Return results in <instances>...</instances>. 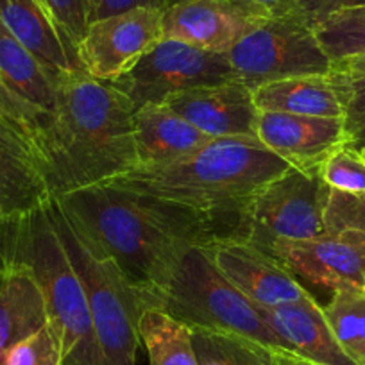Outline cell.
I'll return each mask as SVG.
<instances>
[{"instance_id":"obj_1","label":"cell","mask_w":365,"mask_h":365,"mask_svg":"<svg viewBox=\"0 0 365 365\" xmlns=\"http://www.w3.org/2000/svg\"><path fill=\"white\" fill-rule=\"evenodd\" d=\"M0 111L19 128L52 199L111 181L138 165L131 101L108 81L61 72L54 108L38 110L0 83Z\"/></svg>"},{"instance_id":"obj_2","label":"cell","mask_w":365,"mask_h":365,"mask_svg":"<svg viewBox=\"0 0 365 365\" xmlns=\"http://www.w3.org/2000/svg\"><path fill=\"white\" fill-rule=\"evenodd\" d=\"M290 165L252 136L215 138L154 167H135L111 185L205 210H249L252 197Z\"/></svg>"},{"instance_id":"obj_3","label":"cell","mask_w":365,"mask_h":365,"mask_svg":"<svg viewBox=\"0 0 365 365\" xmlns=\"http://www.w3.org/2000/svg\"><path fill=\"white\" fill-rule=\"evenodd\" d=\"M54 202L72 226L118 267L136 294L156 287L187 247L160 230L111 182L70 190Z\"/></svg>"},{"instance_id":"obj_4","label":"cell","mask_w":365,"mask_h":365,"mask_svg":"<svg viewBox=\"0 0 365 365\" xmlns=\"http://www.w3.org/2000/svg\"><path fill=\"white\" fill-rule=\"evenodd\" d=\"M0 262L20 263L36 278L48 321L61 333L63 365H104L86 292L66 256L48 205L19 219L0 220Z\"/></svg>"},{"instance_id":"obj_5","label":"cell","mask_w":365,"mask_h":365,"mask_svg":"<svg viewBox=\"0 0 365 365\" xmlns=\"http://www.w3.org/2000/svg\"><path fill=\"white\" fill-rule=\"evenodd\" d=\"M138 299L143 310L167 312L190 329L235 333L274 351H285L258 307L224 278L206 249L187 245L167 276L156 287L140 292Z\"/></svg>"},{"instance_id":"obj_6","label":"cell","mask_w":365,"mask_h":365,"mask_svg":"<svg viewBox=\"0 0 365 365\" xmlns=\"http://www.w3.org/2000/svg\"><path fill=\"white\" fill-rule=\"evenodd\" d=\"M48 212L86 292L91 324L104 365H136L140 347L136 326L143 312L138 294L118 267L72 226L54 199L48 202Z\"/></svg>"},{"instance_id":"obj_7","label":"cell","mask_w":365,"mask_h":365,"mask_svg":"<svg viewBox=\"0 0 365 365\" xmlns=\"http://www.w3.org/2000/svg\"><path fill=\"white\" fill-rule=\"evenodd\" d=\"M331 188L321 172L290 167L252 197L247 244L270 255L283 242L308 240L328 233L324 222Z\"/></svg>"},{"instance_id":"obj_8","label":"cell","mask_w":365,"mask_h":365,"mask_svg":"<svg viewBox=\"0 0 365 365\" xmlns=\"http://www.w3.org/2000/svg\"><path fill=\"white\" fill-rule=\"evenodd\" d=\"M235 79L251 90L289 77L328 73L333 63L315 31L296 16L267 19L227 52Z\"/></svg>"},{"instance_id":"obj_9","label":"cell","mask_w":365,"mask_h":365,"mask_svg":"<svg viewBox=\"0 0 365 365\" xmlns=\"http://www.w3.org/2000/svg\"><path fill=\"white\" fill-rule=\"evenodd\" d=\"M227 54L210 52L175 40H161L118 79L111 81L135 110L197 86L233 81Z\"/></svg>"},{"instance_id":"obj_10","label":"cell","mask_w":365,"mask_h":365,"mask_svg":"<svg viewBox=\"0 0 365 365\" xmlns=\"http://www.w3.org/2000/svg\"><path fill=\"white\" fill-rule=\"evenodd\" d=\"M163 11L135 8L91 22L76 47L81 68L108 83L124 76L161 41Z\"/></svg>"},{"instance_id":"obj_11","label":"cell","mask_w":365,"mask_h":365,"mask_svg":"<svg viewBox=\"0 0 365 365\" xmlns=\"http://www.w3.org/2000/svg\"><path fill=\"white\" fill-rule=\"evenodd\" d=\"M270 255L301 283H312L331 292L365 289V235L356 231L283 242Z\"/></svg>"},{"instance_id":"obj_12","label":"cell","mask_w":365,"mask_h":365,"mask_svg":"<svg viewBox=\"0 0 365 365\" xmlns=\"http://www.w3.org/2000/svg\"><path fill=\"white\" fill-rule=\"evenodd\" d=\"M263 20L265 16L240 0H181L163 11L161 40L227 54Z\"/></svg>"},{"instance_id":"obj_13","label":"cell","mask_w":365,"mask_h":365,"mask_svg":"<svg viewBox=\"0 0 365 365\" xmlns=\"http://www.w3.org/2000/svg\"><path fill=\"white\" fill-rule=\"evenodd\" d=\"M255 138L297 170L314 172L344 145L342 118L258 111Z\"/></svg>"},{"instance_id":"obj_14","label":"cell","mask_w":365,"mask_h":365,"mask_svg":"<svg viewBox=\"0 0 365 365\" xmlns=\"http://www.w3.org/2000/svg\"><path fill=\"white\" fill-rule=\"evenodd\" d=\"M208 255L224 278L256 307H278L310 294L278 258L247 242L217 245Z\"/></svg>"},{"instance_id":"obj_15","label":"cell","mask_w":365,"mask_h":365,"mask_svg":"<svg viewBox=\"0 0 365 365\" xmlns=\"http://www.w3.org/2000/svg\"><path fill=\"white\" fill-rule=\"evenodd\" d=\"M160 104H165L212 138H255L258 108L251 88L237 79L179 91Z\"/></svg>"},{"instance_id":"obj_16","label":"cell","mask_w":365,"mask_h":365,"mask_svg":"<svg viewBox=\"0 0 365 365\" xmlns=\"http://www.w3.org/2000/svg\"><path fill=\"white\" fill-rule=\"evenodd\" d=\"M258 312L289 353L317 365H354L339 346L324 310L312 294L278 307H258Z\"/></svg>"},{"instance_id":"obj_17","label":"cell","mask_w":365,"mask_h":365,"mask_svg":"<svg viewBox=\"0 0 365 365\" xmlns=\"http://www.w3.org/2000/svg\"><path fill=\"white\" fill-rule=\"evenodd\" d=\"M52 201L26 138L0 111V220L19 219Z\"/></svg>"},{"instance_id":"obj_18","label":"cell","mask_w":365,"mask_h":365,"mask_svg":"<svg viewBox=\"0 0 365 365\" xmlns=\"http://www.w3.org/2000/svg\"><path fill=\"white\" fill-rule=\"evenodd\" d=\"M252 99L258 111L342 118V73L333 66L328 73L272 81L255 88Z\"/></svg>"},{"instance_id":"obj_19","label":"cell","mask_w":365,"mask_h":365,"mask_svg":"<svg viewBox=\"0 0 365 365\" xmlns=\"http://www.w3.org/2000/svg\"><path fill=\"white\" fill-rule=\"evenodd\" d=\"M133 136L138 158L136 167L170 163L215 140L165 104H145L135 110Z\"/></svg>"},{"instance_id":"obj_20","label":"cell","mask_w":365,"mask_h":365,"mask_svg":"<svg viewBox=\"0 0 365 365\" xmlns=\"http://www.w3.org/2000/svg\"><path fill=\"white\" fill-rule=\"evenodd\" d=\"M48 322L36 278L20 263L0 262V356Z\"/></svg>"},{"instance_id":"obj_21","label":"cell","mask_w":365,"mask_h":365,"mask_svg":"<svg viewBox=\"0 0 365 365\" xmlns=\"http://www.w3.org/2000/svg\"><path fill=\"white\" fill-rule=\"evenodd\" d=\"M0 24L51 68L59 72L83 70L76 47L59 33L36 0H0Z\"/></svg>"},{"instance_id":"obj_22","label":"cell","mask_w":365,"mask_h":365,"mask_svg":"<svg viewBox=\"0 0 365 365\" xmlns=\"http://www.w3.org/2000/svg\"><path fill=\"white\" fill-rule=\"evenodd\" d=\"M61 72L27 51L0 24V83L15 97L38 110L54 108Z\"/></svg>"},{"instance_id":"obj_23","label":"cell","mask_w":365,"mask_h":365,"mask_svg":"<svg viewBox=\"0 0 365 365\" xmlns=\"http://www.w3.org/2000/svg\"><path fill=\"white\" fill-rule=\"evenodd\" d=\"M136 328L149 353V365H199L192 329L167 312L147 308Z\"/></svg>"},{"instance_id":"obj_24","label":"cell","mask_w":365,"mask_h":365,"mask_svg":"<svg viewBox=\"0 0 365 365\" xmlns=\"http://www.w3.org/2000/svg\"><path fill=\"white\" fill-rule=\"evenodd\" d=\"M199 365H272L274 351L245 336L215 329H192Z\"/></svg>"},{"instance_id":"obj_25","label":"cell","mask_w":365,"mask_h":365,"mask_svg":"<svg viewBox=\"0 0 365 365\" xmlns=\"http://www.w3.org/2000/svg\"><path fill=\"white\" fill-rule=\"evenodd\" d=\"M322 310L344 353L365 365V290H336Z\"/></svg>"},{"instance_id":"obj_26","label":"cell","mask_w":365,"mask_h":365,"mask_svg":"<svg viewBox=\"0 0 365 365\" xmlns=\"http://www.w3.org/2000/svg\"><path fill=\"white\" fill-rule=\"evenodd\" d=\"M314 31L331 63L365 56V0L333 13Z\"/></svg>"},{"instance_id":"obj_27","label":"cell","mask_w":365,"mask_h":365,"mask_svg":"<svg viewBox=\"0 0 365 365\" xmlns=\"http://www.w3.org/2000/svg\"><path fill=\"white\" fill-rule=\"evenodd\" d=\"M2 365H63V342L51 321L4 353Z\"/></svg>"},{"instance_id":"obj_28","label":"cell","mask_w":365,"mask_h":365,"mask_svg":"<svg viewBox=\"0 0 365 365\" xmlns=\"http://www.w3.org/2000/svg\"><path fill=\"white\" fill-rule=\"evenodd\" d=\"M321 178L329 188L347 194L365 192V156L361 150L340 145L329 154L319 168Z\"/></svg>"},{"instance_id":"obj_29","label":"cell","mask_w":365,"mask_h":365,"mask_svg":"<svg viewBox=\"0 0 365 365\" xmlns=\"http://www.w3.org/2000/svg\"><path fill=\"white\" fill-rule=\"evenodd\" d=\"M59 33L77 47L88 26L93 22L97 0H38Z\"/></svg>"},{"instance_id":"obj_30","label":"cell","mask_w":365,"mask_h":365,"mask_svg":"<svg viewBox=\"0 0 365 365\" xmlns=\"http://www.w3.org/2000/svg\"><path fill=\"white\" fill-rule=\"evenodd\" d=\"M336 68V66H335ZM340 70V68H336ZM342 73L344 86V138L346 145L356 150L365 149V77Z\"/></svg>"},{"instance_id":"obj_31","label":"cell","mask_w":365,"mask_h":365,"mask_svg":"<svg viewBox=\"0 0 365 365\" xmlns=\"http://www.w3.org/2000/svg\"><path fill=\"white\" fill-rule=\"evenodd\" d=\"M324 222L328 233L356 231V233L365 235V192L347 194V192L331 188Z\"/></svg>"},{"instance_id":"obj_32","label":"cell","mask_w":365,"mask_h":365,"mask_svg":"<svg viewBox=\"0 0 365 365\" xmlns=\"http://www.w3.org/2000/svg\"><path fill=\"white\" fill-rule=\"evenodd\" d=\"M360 2L361 0H297L296 13L292 16L315 29L329 15L349 6L360 4Z\"/></svg>"},{"instance_id":"obj_33","label":"cell","mask_w":365,"mask_h":365,"mask_svg":"<svg viewBox=\"0 0 365 365\" xmlns=\"http://www.w3.org/2000/svg\"><path fill=\"white\" fill-rule=\"evenodd\" d=\"M135 8H160L165 9V0H97L93 22L106 16L118 15Z\"/></svg>"},{"instance_id":"obj_34","label":"cell","mask_w":365,"mask_h":365,"mask_svg":"<svg viewBox=\"0 0 365 365\" xmlns=\"http://www.w3.org/2000/svg\"><path fill=\"white\" fill-rule=\"evenodd\" d=\"M265 19H283L296 13L297 0H240Z\"/></svg>"},{"instance_id":"obj_35","label":"cell","mask_w":365,"mask_h":365,"mask_svg":"<svg viewBox=\"0 0 365 365\" xmlns=\"http://www.w3.org/2000/svg\"><path fill=\"white\" fill-rule=\"evenodd\" d=\"M333 66H336V68L351 73V76H364L365 77V56H360V58L344 59V61L333 63Z\"/></svg>"},{"instance_id":"obj_36","label":"cell","mask_w":365,"mask_h":365,"mask_svg":"<svg viewBox=\"0 0 365 365\" xmlns=\"http://www.w3.org/2000/svg\"><path fill=\"white\" fill-rule=\"evenodd\" d=\"M282 365H317V364H312V361L303 360V358L285 351V353H282Z\"/></svg>"},{"instance_id":"obj_37","label":"cell","mask_w":365,"mask_h":365,"mask_svg":"<svg viewBox=\"0 0 365 365\" xmlns=\"http://www.w3.org/2000/svg\"><path fill=\"white\" fill-rule=\"evenodd\" d=\"M282 353H285V351H282ZM282 353L274 354V364L272 365H282Z\"/></svg>"},{"instance_id":"obj_38","label":"cell","mask_w":365,"mask_h":365,"mask_svg":"<svg viewBox=\"0 0 365 365\" xmlns=\"http://www.w3.org/2000/svg\"><path fill=\"white\" fill-rule=\"evenodd\" d=\"M178 2H181V0H165V9L172 4H178Z\"/></svg>"},{"instance_id":"obj_39","label":"cell","mask_w":365,"mask_h":365,"mask_svg":"<svg viewBox=\"0 0 365 365\" xmlns=\"http://www.w3.org/2000/svg\"><path fill=\"white\" fill-rule=\"evenodd\" d=\"M0 365H2V356H0Z\"/></svg>"},{"instance_id":"obj_40","label":"cell","mask_w":365,"mask_h":365,"mask_svg":"<svg viewBox=\"0 0 365 365\" xmlns=\"http://www.w3.org/2000/svg\"><path fill=\"white\" fill-rule=\"evenodd\" d=\"M361 154H364V156H365V149H364V150H361Z\"/></svg>"},{"instance_id":"obj_41","label":"cell","mask_w":365,"mask_h":365,"mask_svg":"<svg viewBox=\"0 0 365 365\" xmlns=\"http://www.w3.org/2000/svg\"><path fill=\"white\" fill-rule=\"evenodd\" d=\"M36 2H38V0H36ZM38 4H40V2H38Z\"/></svg>"},{"instance_id":"obj_42","label":"cell","mask_w":365,"mask_h":365,"mask_svg":"<svg viewBox=\"0 0 365 365\" xmlns=\"http://www.w3.org/2000/svg\"><path fill=\"white\" fill-rule=\"evenodd\" d=\"M364 290H365V289H364Z\"/></svg>"}]
</instances>
